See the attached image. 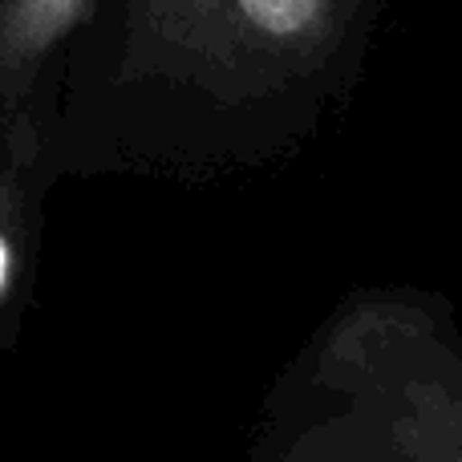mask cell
I'll list each match as a JSON object with an SVG mask.
<instances>
[{
	"label": "cell",
	"mask_w": 462,
	"mask_h": 462,
	"mask_svg": "<svg viewBox=\"0 0 462 462\" xmlns=\"http://www.w3.org/2000/svg\"><path fill=\"white\" fill-rule=\"evenodd\" d=\"M357 13L361 0H130L138 37L219 65L325 57Z\"/></svg>",
	"instance_id": "1"
},
{
	"label": "cell",
	"mask_w": 462,
	"mask_h": 462,
	"mask_svg": "<svg viewBox=\"0 0 462 462\" xmlns=\"http://www.w3.org/2000/svg\"><path fill=\"white\" fill-rule=\"evenodd\" d=\"M89 8L94 0H0V89L29 81Z\"/></svg>",
	"instance_id": "2"
},
{
	"label": "cell",
	"mask_w": 462,
	"mask_h": 462,
	"mask_svg": "<svg viewBox=\"0 0 462 462\" xmlns=\"http://www.w3.org/2000/svg\"><path fill=\"white\" fill-rule=\"evenodd\" d=\"M8 276H13V244H8V236L0 231V292H5Z\"/></svg>",
	"instance_id": "3"
}]
</instances>
